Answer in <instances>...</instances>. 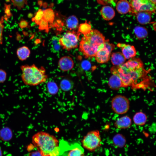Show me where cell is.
Returning a JSON list of instances; mask_svg holds the SVG:
<instances>
[{
    "mask_svg": "<svg viewBox=\"0 0 156 156\" xmlns=\"http://www.w3.org/2000/svg\"><path fill=\"white\" fill-rule=\"evenodd\" d=\"M110 70L112 74H116L119 76L123 87H130L135 90H145L151 88L153 81L139 58H130L122 65L112 67Z\"/></svg>",
    "mask_w": 156,
    "mask_h": 156,
    "instance_id": "cell-1",
    "label": "cell"
},
{
    "mask_svg": "<svg viewBox=\"0 0 156 156\" xmlns=\"http://www.w3.org/2000/svg\"><path fill=\"white\" fill-rule=\"evenodd\" d=\"M32 142L42 156H59L64 151L55 136L45 131L35 134L32 137Z\"/></svg>",
    "mask_w": 156,
    "mask_h": 156,
    "instance_id": "cell-2",
    "label": "cell"
},
{
    "mask_svg": "<svg viewBox=\"0 0 156 156\" xmlns=\"http://www.w3.org/2000/svg\"><path fill=\"white\" fill-rule=\"evenodd\" d=\"M105 40V37L100 31L92 29L89 33L81 38L79 43V51L86 58L94 57Z\"/></svg>",
    "mask_w": 156,
    "mask_h": 156,
    "instance_id": "cell-3",
    "label": "cell"
},
{
    "mask_svg": "<svg viewBox=\"0 0 156 156\" xmlns=\"http://www.w3.org/2000/svg\"><path fill=\"white\" fill-rule=\"evenodd\" d=\"M21 78L24 83L27 86H35L45 82L48 78L46 70L43 67L38 68L34 64L22 65Z\"/></svg>",
    "mask_w": 156,
    "mask_h": 156,
    "instance_id": "cell-4",
    "label": "cell"
},
{
    "mask_svg": "<svg viewBox=\"0 0 156 156\" xmlns=\"http://www.w3.org/2000/svg\"><path fill=\"white\" fill-rule=\"evenodd\" d=\"M83 146L90 151H93L101 145V140L99 131L97 130L88 132L81 141Z\"/></svg>",
    "mask_w": 156,
    "mask_h": 156,
    "instance_id": "cell-5",
    "label": "cell"
},
{
    "mask_svg": "<svg viewBox=\"0 0 156 156\" xmlns=\"http://www.w3.org/2000/svg\"><path fill=\"white\" fill-rule=\"evenodd\" d=\"M78 31H68L59 39L60 44L63 49L69 51L77 48L78 46L79 36Z\"/></svg>",
    "mask_w": 156,
    "mask_h": 156,
    "instance_id": "cell-6",
    "label": "cell"
},
{
    "mask_svg": "<svg viewBox=\"0 0 156 156\" xmlns=\"http://www.w3.org/2000/svg\"><path fill=\"white\" fill-rule=\"evenodd\" d=\"M115 45L105 40L99 47L95 56V59L99 63L107 62L110 60L112 51L114 49Z\"/></svg>",
    "mask_w": 156,
    "mask_h": 156,
    "instance_id": "cell-7",
    "label": "cell"
},
{
    "mask_svg": "<svg viewBox=\"0 0 156 156\" xmlns=\"http://www.w3.org/2000/svg\"><path fill=\"white\" fill-rule=\"evenodd\" d=\"M129 99L125 96L122 95H116L112 98L111 101L112 109L117 114H125L129 109Z\"/></svg>",
    "mask_w": 156,
    "mask_h": 156,
    "instance_id": "cell-8",
    "label": "cell"
},
{
    "mask_svg": "<svg viewBox=\"0 0 156 156\" xmlns=\"http://www.w3.org/2000/svg\"><path fill=\"white\" fill-rule=\"evenodd\" d=\"M129 2L133 14L140 11H147L151 14L155 12L156 4L150 0H129Z\"/></svg>",
    "mask_w": 156,
    "mask_h": 156,
    "instance_id": "cell-9",
    "label": "cell"
},
{
    "mask_svg": "<svg viewBox=\"0 0 156 156\" xmlns=\"http://www.w3.org/2000/svg\"><path fill=\"white\" fill-rule=\"evenodd\" d=\"M117 46L121 48L122 53L126 59L134 57L137 53L136 51L134 46L129 44L118 43Z\"/></svg>",
    "mask_w": 156,
    "mask_h": 156,
    "instance_id": "cell-10",
    "label": "cell"
},
{
    "mask_svg": "<svg viewBox=\"0 0 156 156\" xmlns=\"http://www.w3.org/2000/svg\"><path fill=\"white\" fill-rule=\"evenodd\" d=\"M59 68L64 71L71 70L74 66V62L72 59L68 56H64L61 58L58 62Z\"/></svg>",
    "mask_w": 156,
    "mask_h": 156,
    "instance_id": "cell-11",
    "label": "cell"
},
{
    "mask_svg": "<svg viewBox=\"0 0 156 156\" xmlns=\"http://www.w3.org/2000/svg\"><path fill=\"white\" fill-rule=\"evenodd\" d=\"M132 120L128 116H125L118 119L115 122L114 125L118 129L128 128L131 126Z\"/></svg>",
    "mask_w": 156,
    "mask_h": 156,
    "instance_id": "cell-12",
    "label": "cell"
},
{
    "mask_svg": "<svg viewBox=\"0 0 156 156\" xmlns=\"http://www.w3.org/2000/svg\"><path fill=\"white\" fill-rule=\"evenodd\" d=\"M112 74L108 82V85L109 88L112 90H117L123 87L122 82L119 76L116 74Z\"/></svg>",
    "mask_w": 156,
    "mask_h": 156,
    "instance_id": "cell-13",
    "label": "cell"
},
{
    "mask_svg": "<svg viewBox=\"0 0 156 156\" xmlns=\"http://www.w3.org/2000/svg\"><path fill=\"white\" fill-rule=\"evenodd\" d=\"M116 9L121 14H125L132 12V8L129 2L127 0H120L116 3Z\"/></svg>",
    "mask_w": 156,
    "mask_h": 156,
    "instance_id": "cell-14",
    "label": "cell"
},
{
    "mask_svg": "<svg viewBox=\"0 0 156 156\" xmlns=\"http://www.w3.org/2000/svg\"><path fill=\"white\" fill-rule=\"evenodd\" d=\"M111 60L114 66H119L125 63L126 59L122 53L120 52L112 53L111 55Z\"/></svg>",
    "mask_w": 156,
    "mask_h": 156,
    "instance_id": "cell-15",
    "label": "cell"
},
{
    "mask_svg": "<svg viewBox=\"0 0 156 156\" xmlns=\"http://www.w3.org/2000/svg\"><path fill=\"white\" fill-rule=\"evenodd\" d=\"M100 12L102 17L106 21L112 19L115 15V12L112 8L109 5L104 6L101 8Z\"/></svg>",
    "mask_w": 156,
    "mask_h": 156,
    "instance_id": "cell-16",
    "label": "cell"
},
{
    "mask_svg": "<svg viewBox=\"0 0 156 156\" xmlns=\"http://www.w3.org/2000/svg\"><path fill=\"white\" fill-rule=\"evenodd\" d=\"M135 14L138 22L141 24H147L151 21V14L148 12L140 11L137 12Z\"/></svg>",
    "mask_w": 156,
    "mask_h": 156,
    "instance_id": "cell-17",
    "label": "cell"
},
{
    "mask_svg": "<svg viewBox=\"0 0 156 156\" xmlns=\"http://www.w3.org/2000/svg\"><path fill=\"white\" fill-rule=\"evenodd\" d=\"M31 53L30 50L27 46H23L17 49L16 54L18 58L21 61L26 60L29 57Z\"/></svg>",
    "mask_w": 156,
    "mask_h": 156,
    "instance_id": "cell-18",
    "label": "cell"
},
{
    "mask_svg": "<svg viewBox=\"0 0 156 156\" xmlns=\"http://www.w3.org/2000/svg\"><path fill=\"white\" fill-rule=\"evenodd\" d=\"M147 117L146 114L142 112L136 113L133 117L134 123L138 126H143L146 123Z\"/></svg>",
    "mask_w": 156,
    "mask_h": 156,
    "instance_id": "cell-19",
    "label": "cell"
},
{
    "mask_svg": "<svg viewBox=\"0 0 156 156\" xmlns=\"http://www.w3.org/2000/svg\"><path fill=\"white\" fill-rule=\"evenodd\" d=\"M68 156H84V150L79 144H75L70 147Z\"/></svg>",
    "mask_w": 156,
    "mask_h": 156,
    "instance_id": "cell-20",
    "label": "cell"
},
{
    "mask_svg": "<svg viewBox=\"0 0 156 156\" xmlns=\"http://www.w3.org/2000/svg\"><path fill=\"white\" fill-rule=\"evenodd\" d=\"M78 18L74 15L69 16L66 19V27L70 30L76 29L78 26Z\"/></svg>",
    "mask_w": 156,
    "mask_h": 156,
    "instance_id": "cell-21",
    "label": "cell"
},
{
    "mask_svg": "<svg viewBox=\"0 0 156 156\" xmlns=\"http://www.w3.org/2000/svg\"><path fill=\"white\" fill-rule=\"evenodd\" d=\"M134 31L136 37L139 40L145 38L148 35L147 29L143 27L137 26L135 27Z\"/></svg>",
    "mask_w": 156,
    "mask_h": 156,
    "instance_id": "cell-22",
    "label": "cell"
},
{
    "mask_svg": "<svg viewBox=\"0 0 156 156\" xmlns=\"http://www.w3.org/2000/svg\"><path fill=\"white\" fill-rule=\"evenodd\" d=\"M55 16L54 12L52 9L49 8L43 10V18L49 23H53Z\"/></svg>",
    "mask_w": 156,
    "mask_h": 156,
    "instance_id": "cell-23",
    "label": "cell"
},
{
    "mask_svg": "<svg viewBox=\"0 0 156 156\" xmlns=\"http://www.w3.org/2000/svg\"><path fill=\"white\" fill-rule=\"evenodd\" d=\"M91 26L86 21L85 23L80 24L78 29V32L81 34L86 35L89 33L91 30Z\"/></svg>",
    "mask_w": 156,
    "mask_h": 156,
    "instance_id": "cell-24",
    "label": "cell"
},
{
    "mask_svg": "<svg viewBox=\"0 0 156 156\" xmlns=\"http://www.w3.org/2000/svg\"><path fill=\"white\" fill-rule=\"evenodd\" d=\"M59 39L57 37H53L51 41V50L54 52L58 51L60 49V45L59 43Z\"/></svg>",
    "mask_w": 156,
    "mask_h": 156,
    "instance_id": "cell-25",
    "label": "cell"
},
{
    "mask_svg": "<svg viewBox=\"0 0 156 156\" xmlns=\"http://www.w3.org/2000/svg\"><path fill=\"white\" fill-rule=\"evenodd\" d=\"M114 143L117 145L122 146L125 143L126 140L125 137L120 134L115 135L113 138Z\"/></svg>",
    "mask_w": 156,
    "mask_h": 156,
    "instance_id": "cell-26",
    "label": "cell"
},
{
    "mask_svg": "<svg viewBox=\"0 0 156 156\" xmlns=\"http://www.w3.org/2000/svg\"><path fill=\"white\" fill-rule=\"evenodd\" d=\"M13 5L18 9L23 8L27 5V0H11Z\"/></svg>",
    "mask_w": 156,
    "mask_h": 156,
    "instance_id": "cell-27",
    "label": "cell"
},
{
    "mask_svg": "<svg viewBox=\"0 0 156 156\" xmlns=\"http://www.w3.org/2000/svg\"><path fill=\"white\" fill-rule=\"evenodd\" d=\"M38 29L41 30H45L48 32L49 30V23L44 20L43 18L40 20L38 23Z\"/></svg>",
    "mask_w": 156,
    "mask_h": 156,
    "instance_id": "cell-28",
    "label": "cell"
},
{
    "mask_svg": "<svg viewBox=\"0 0 156 156\" xmlns=\"http://www.w3.org/2000/svg\"><path fill=\"white\" fill-rule=\"evenodd\" d=\"M43 17V10L41 9H39L36 13L34 17L32 18V20L38 25Z\"/></svg>",
    "mask_w": 156,
    "mask_h": 156,
    "instance_id": "cell-29",
    "label": "cell"
},
{
    "mask_svg": "<svg viewBox=\"0 0 156 156\" xmlns=\"http://www.w3.org/2000/svg\"><path fill=\"white\" fill-rule=\"evenodd\" d=\"M4 18L2 17L0 19V44H2L3 42V32L4 28L3 24Z\"/></svg>",
    "mask_w": 156,
    "mask_h": 156,
    "instance_id": "cell-30",
    "label": "cell"
},
{
    "mask_svg": "<svg viewBox=\"0 0 156 156\" xmlns=\"http://www.w3.org/2000/svg\"><path fill=\"white\" fill-rule=\"evenodd\" d=\"M99 4L102 5L112 4L115 5L118 0H96Z\"/></svg>",
    "mask_w": 156,
    "mask_h": 156,
    "instance_id": "cell-31",
    "label": "cell"
},
{
    "mask_svg": "<svg viewBox=\"0 0 156 156\" xmlns=\"http://www.w3.org/2000/svg\"><path fill=\"white\" fill-rule=\"evenodd\" d=\"M7 75L6 72L5 70L0 69V83H3L5 81Z\"/></svg>",
    "mask_w": 156,
    "mask_h": 156,
    "instance_id": "cell-32",
    "label": "cell"
},
{
    "mask_svg": "<svg viewBox=\"0 0 156 156\" xmlns=\"http://www.w3.org/2000/svg\"><path fill=\"white\" fill-rule=\"evenodd\" d=\"M29 156H42L41 154L38 151L32 152L30 153Z\"/></svg>",
    "mask_w": 156,
    "mask_h": 156,
    "instance_id": "cell-33",
    "label": "cell"
},
{
    "mask_svg": "<svg viewBox=\"0 0 156 156\" xmlns=\"http://www.w3.org/2000/svg\"><path fill=\"white\" fill-rule=\"evenodd\" d=\"M154 3L156 4V0H150Z\"/></svg>",
    "mask_w": 156,
    "mask_h": 156,
    "instance_id": "cell-34",
    "label": "cell"
},
{
    "mask_svg": "<svg viewBox=\"0 0 156 156\" xmlns=\"http://www.w3.org/2000/svg\"><path fill=\"white\" fill-rule=\"evenodd\" d=\"M2 153L1 150L0 149V156H2Z\"/></svg>",
    "mask_w": 156,
    "mask_h": 156,
    "instance_id": "cell-35",
    "label": "cell"
}]
</instances>
